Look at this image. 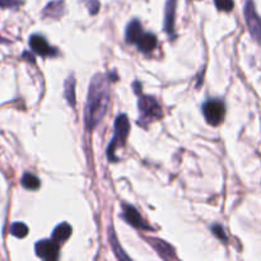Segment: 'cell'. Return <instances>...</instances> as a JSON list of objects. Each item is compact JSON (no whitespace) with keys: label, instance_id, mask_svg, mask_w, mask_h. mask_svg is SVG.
Wrapping results in <instances>:
<instances>
[{"label":"cell","instance_id":"6da1fadb","mask_svg":"<svg viewBox=\"0 0 261 261\" xmlns=\"http://www.w3.org/2000/svg\"><path fill=\"white\" fill-rule=\"evenodd\" d=\"M110 102L108 80L102 74H97L92 79L88 92L87 107H85V125L92 130L100 124L107 111Z\"/></svg>","mask_w":261,"mask_h":261},{"label":"cell","instance_id":"7a4b0ae2","mask_svg":"<svg viewBox=\"0 0 261 261\" xmlns=\"http://www.w3.org/2000/svg\"><path fill=\"white\" fill-rule=\"evenodd\" d=\"M129 132H130V124L126 115H120V116H117V119L115 120L114 139L111 140L107 149V157L110 161L112 162L117 161V157L115 156V152H116L117 148L124 145L125 140H126L127 135H129Z\"/></svg>","mask_w":261,"mask_h":261},{"label":"cell","instance_id":"3957f363","mask_svg":"<svg viewBox=\"0 0 261 261\" xmlns=\"http://www.w3.org/2000/svg\"><path fill=\"white\" fill-rule=\"evenodd\" d=\"M140 111V121L143 125H147L148 122L158 120L162 117V108L156 100L151 96H140L138 102Z\"/></svg>","mask_w":261,"mask_h":261},{"label":"cell","instance_id":"277c9868","mask_svg":"<svg viewBox=\"0 0 261 261\" xmlns=\"http://www.w3.org/2000/svg\"><path fill=\"white\" fill-rule=\"evenodd\" d=\"M203 114L206 122L213 126L222 124L226 116V106L222 101L209 100L203 105Z\"/></svg>","mask_w":261,"mask_h":261},{"label":"cell","instance_id":"5b68a950","mask_svg":"<svg viewBox=\"0 0 261 261\" xmlns=\"http://www.w3.org/2000/svg\"><path fill=\"white\" fill-rule=\"evenodd\" d=\"M243 13H245L246 23H247L248 31H250L251 36H252L258 44H261V18L257 16V13H256L252 0H247V2H246Z\"/></svg>","mask_w":261,"mask_h":261},{"label":"cell","instance_id":"8992f818","mask_svg":"<svg viewBox=\"0 0 261 261\" xmlns=\"http://www.w3.org/2000/svg\"><path fill=\"white\" fill-rule=\"evenodd\" d=\"M36 255L45 261H55L59 258L60 247L54 240H41L34 245Z\"/></svg>","mask_w":261,"mask_h":261},{"label":"cell","instance_id":"52a82bcc","mask_svg":"<svg viewBox=\"0 0 261 261\" xmlns=\"http://www.w3.org/2000/svg\"><path fill=\"white\" fill-rule=\"evenodd\" d=\"M29 46L34 53L44 56V58H49V56L51 58V56L58 55V51L51 48L41 34H32L29 37Z\"/></svg>","mask_w":261,"mask_h":261},{"label":"cell","instance_id":"ba28073f","mask_svg":"<svg viewBox=\"0 0 261 261\" xmlns=\"http://www.w3.org/2000/svg\"><path fill=\"white\" fill-rule=\"evenodd\" d=\"M176 7L177 0H167L166 8H164V31L175 38V19H176Z\"/></svg>","mask_w":261,"mask_h":261},{"label":"cell","instance_id":"9c48e42d","mask_svg":"<svg viewBox=\"0 0 261 261\" xmlns=\"http://www.w3.org/2000/svg\"><path fill=\"white\" fill-rule=\"evenodd\" d=\"M124 208V213H122V216H124L125 221L132 225L133 227L135 228H139V230H151V227L148 225H145L144 221H143L142 215L138 213L137 209L132 205H127V204H124L122 205Z\"/></svg>","mask_w":261,"mask_h":261},{"label":"cell","instance_id":"30bf717a","mask_svg":"<svg viewBox=\"0 0 261 261\" xmlns=\"http://www.w3.org/2000/svg\"><path fill=\"white\" fill-rule=\"evenodd\" d=\"M137 45L142 53H151L157 48V37L153 33H143L138 40Z\"/></svg>","mask_w":261,"mask_h":261},{"label":"cell","instance_id":"8fae6325","mask_svg":"<svg viewBox=\"0 0 261 261\" xmlns=\"http://www.w3.org/2000/svg\"><path fill=\"white\" fill-rule=\"evenodd\" d=\"M149 242H151V245L153 246L154 248H156L157 252L159 253V256L163 258H166V260H169V258H175L176 257V255H175V250L173 247H171V246L168 245V243H166L164 241H161V240H149Z\"/></svg>","mask_w":261,"mask_h":261},{"label":"cell","instance_id":"7c38bea8","mask_svg":"<svg viewBox=\"0 0 261 261\" xmlns=\"http://www.w3.org/2000/svg\"><path fill=\"white\" fill-rule=\"evenodd\" d=\"M144 33L142 28V24L139 21L134 19V21L130 22L127 24L126 28V42L127 44H137L138 40L140 38V36Z\"/></svg>","mask_w":261,"mask_h":261},{"label":"cell","instance_id":"4fadbf2b","mask_svg":"<svg viewBox=\"0 0 261 261\" xmlns=\"http://www.w3.org/2000/svg\"><path fill=\"white\" fill-rule=\"evenodd\" d=\"M64 11H65V6L63 0H55L46 6V8L44 9V16L49 18H60L64 14Z\"/></svg>","mask_w":261,"mask_h":261},{"label":"cell","instance_id":"5bb4252c","mask_svg":"<svg viewBox=\"0 0 261 261\" xmlns=\"http://www.w3.org/2000/svg\"><path fill=\"white\" fill-rule=\"evenodd\" d=\"M71 227L68 225V223H61L58 227L54 230L53 232V240L56 241V242L60 245V243H64L69 237L71 236Z\"/></svg>","mask_w":261,"mask_h":261},{"label":"cell","instance_id":"9a60e30c","mask_svg":"<svg viewBox=\"0 0 261 261\" xmlns=\"http://www.w3.org/2000/svg\"><path fill=\"white\" fill-rule=\"evenodd\" d=\"M21 184L24 189L32 191L37 190V189L41 186V182L40 180H38V177L34 176L33 173H29V172H27V173H24L23 176H22Z\"/></svg>","mask_w":261,"mask_h":261},{"label":"cell","instance_id":"2e32d148","mask_svg":"<svg viewBox=\"0 0 261 261\" xmlns=\"http://www.w3.org/2000/svg\"><path fill=\"white\" fill-rule=\"evenodd\" d=\"M64 95H65L66 101L70 106H75V79H74L73 75L68 78L65 80V91H64Z\"/></svg>","mask_w":261,"mask_h":261},{"label":"cell","instance_id":"e0dca14e","mask_svg":"<svg viewBox=\"0 0 261 261\" xmlns=\"http://www.w3.org/2000/svg\"><path fill=\"white\" fill-rule=\"evenodd\" d=\"M11 233L17 238H24L28 235V227L24 223L17 222L11 226Z\"/></svg>","mask_w":261,"mask_h":261},{"label":"cell","instance_id":"ac0fdd59","mask_svg":"<svg viewBox=\"0 0 261 261\" xmlns=\"http://www.w3.org/2000/svg\"><path fill=\"white\" fill-rule=\"evenodd\" d=\"M214 3L219 11L231 12L233 9V0H214Z\"/></svg>","mask_w":261,"mask_h":261},{"label":"cell","instance_id":"d6986e66","mask_svg":"<svg viewBox=\"0 0 261 261\" xmlns=\"http://www.w3.org/2000/svg\"><path fill=\"white\" fill-rule=\"evenodd\" d=\"M21 0H0V8H18Z\"/></svg>","mask_w":261,"mask_h":261},{"label":"cell","instance_id":"ffe728a7","mask_svg":"<svg viewBox=\"0 0 261 261\" xmlns=\"http://www.w3.org/2000/svg\"><path fill=\"white\" fill-rule=\"evenodd\" d=\"M211 232H213L221 241H225V242L227 241V236H226L225 231H223V228L219 225H214L213 227H211Z\"/></svg>","mask_w":261,"mask_h":261},{"label":"cell","instance_id":"44dd1931","mask_svg":"<svg viewBox=\"0 0 261 261\" xmlns=\"http://www.w3.org/2000/svg\"><path fill=\"white\" fill-rule=\"evenodd\" d=\"M87 7L91 14H97L100 11V2L98 0H88Z\"/></svg>","mask_w":261,"mask_h":261},{"label":"cell","instance_id":"7402d4cb","mask_svg":"<svg viewBox=\"0 0 261 261\" xmlns=\"http://www.w3.org/2000/svg\"><path fill=\"white\" fill-rule=\"evenodd\" d=\"M111 243H112V245H114L115 250H116V251H115V252H116L117 257H119V258H129V256L125 255V253L122 252V248H120L119 246H117V243H116V238H115L114 233H112V241H111Z\"/></svg>","mask_w":261,"mask_h":261}]
</instances>
